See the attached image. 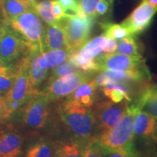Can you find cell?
Instances as JSON below:
<instances>
[{"mask_svg": "<svg viewBox=\"0 0 157 157\" xmlns=\"http://www.w3.org/2000/svg\"><path fill=\"white\" fill-rule=\"evenodd\" d=\"M128 105L126 101L118 103L108 99L95 102L91 108L95 120V133L112 129L121 120Z\"/></svg>", "mask_w": 157, "mask_h": 157, "instance_id": "5b68a950", "label": "cell"}, {"mask_svg": "<svg viewBox=\"0 0 157 157\" xmlns=\"http://www.w3.org/2000/svg\"><path fill=\"white\" fill-rule=\"evenodd\" d=\"M145 101L137 98L128 105L121 120L112 129L95 135L96 142L103 150H117L135 146L134 121L138 111L143 110Z\"/></svg>", "mask_w": 157, "mask_h": 157, "instance_id": "6da1fadb", "label": "cell"}, {"mask_svg": "<svg viewBox=\"0 0 157 157\" xmlns=\"http://www.w3.org/2000/svg\"><path fill=\"white\" fill-rule=\"evenodd\" d=\"M16 77L15 66H9L0 72V95L5 96L13 87Z\"/></svg>", "mask_w": 157, "mask_h": 157, "instance_id": "4316f807", "label": "cell"}, {"mask_svg": "<svg viewBox=\"0 0 157 157\" xmlns=\"http://www.w3.org/2000/svg\"><path fill=\"white\" fill-rule=\"evenodd\" d=\"M103 95L113 103H118L126 101H132L130 88L126 82H113L101 87Z\"/></svg>", "mask_w": 157, "mask_h": 157, "instance_id": "d6986e66", "label": "cell"}, {"mask_svg": "<svg viewBox=\"0 0 157 157\" xmlns=\"http://www.w3.org/2000/svg\"><path fill=\"white\" fill-rule=\"evenodd\" d=\"M68 59L74 64L77 69L86 72V73H95L99 71L98 65L95 59H84L82 58L78 52H72Z\"/></svg>", "mask_w": 157, "mask_h": 157, "instance_id": "d4e9b609", "label": "cell"}, {"mask_svg": "<svg viewBox=\"0 0 157 157\" xmlns=\"http://www.w3.org/2000/svg\"><path fill=\"white\" fill-rule=\"evenodd\" d=\"M143 109L157 119V86L149 88Z\"/></svg>", "mask_w": 157, "mask_h": 157, "instance_id": "1f68e13d", "label": "cell"}, {"mask_svg": "<svg viewBox=\"0 0 157 157\" xmlns=\"http://www.w3.org/2000/svg\"><path fill=\"white\" fill-rule=\"evenodd\" d=\"M2 0H0V17L2 18Z\"/></svg>", "mask_w": 157, "mask_h": 157, "instance_id": "7bdbcfd3", "label": "cell"}, {"mask_svg": "<svg viewBox=\"0 0 157 157\" xmlns=\"http://www.w3.org/2000/svg\"><path fill=\"white\" fill-rule=\"evenodd\" d=\"M101 27L103 30V34L109 39L119 40L126 36H131L129 31L121 24L103 23L101 24Z\"/></svg>", "mask_w": 157, "mask_h": 157, "instance_id": "484cf974", "label": "cell"}, {"mask_svg": "<svg viewBox=\"0 0 157 157\" xmlns=\"http://www.w3.org/2000/svg\"><path fill=\"white\" fill-rule=\"evenodd\" d=\"M147 2L151 5L154 7H156L157 8V0H147Z\"/></svg>", "mask_w": 157, "mask_h": 157, "instance_id": "ab89813d", "label": "cell"}, {"mask_svg": "<svg viewBox=\"0 0 157 157\" xmlns=\"http://www.w3.org/2000/svg\"><path fill=\"white\" fill-rule=\"evenodd\" d=\"M148 76L147 68L132 71H102L94 78L98 87L113 82H138Z\"/></svg>", "mask_w": 157, "mask_h": 157, "instance_id": "7c38bea8", "label": "cell"}, {"mask_svg": "<svg viewBox=\"0 0 157 157\" xmlns=\"http://www.w3.org/2000/svg\"><path fill=\"white\" fill-rule=\"evenodd\" d=\"M109 9H111V7L107 0H100L95 9V16L98 17L99 15H105Z\"/></svg>", "mask_w": 157, "mask_h": 157, "instance_id": "d590c367", "label": "cell"}, {"mask_svg": "<svg viewBox=\"0 0 157 157\" xmlns=\"http://www.w3.org/2000/svg\"><path fill=\"white\" fill-rule=\"evenodd\" d=\"M95 59L98 63L99 71L105 70L132 71L146 68L142 56H127L114 52L101 54Z\"/></svg>", "mask_w": 157, "mask_h": 157, "instance_id": "30bf717a", "label": "cell"}, {"mask_svg": "<svg viewBox=\"0 0 157 157\" xmlns=\"http://www.w3.org/2000/svg\"><path fill=\"white\" fill-rule=\"evenodd\" d=\"M62 7L68 14L78 15L80 12L79 1L78 0H58Z\"/></svg>", "mask_w": 157, "mask_h": 157, "instance_id": "836d02e7", "label": "cell"}, {"mask_svg": "<svg viewBox=\"0 0 157 157\" xmlns=\"http://www.w3.org/2000/svg\"><path fill=\"white\" fill-rule=\"evenodd\" d=\"M35 4V0H2V22L11 21L25 12L34 10Z\"/></svg>", "mask_w": 157, "mask_h": 157, "instance_id": "ac0fdd59", "label": "cell"}, {"mask_svg": "<svg viewBox=\"0 0 157 157\" xmlns=\"http://www.w3.org/2000/svg\"><path fill=\"white\" fill-rule=\"evenodd\" d=\"M58 148L63 157H83L79 143L74 138L63 143Z\"/></svg>", "mask_w": 157, "mask_h": 157, "instance_id": "f546056e", "label": "cell"}, {"mask_svg": "<svg viewBox=\"0 0 157 157\" xmlns=\"http://www.w3.org/2000/svg\"><path fill=\"white\" fill-rule=\"evenodd\" d=\"M108 2H109V5H110V7H111V8L112 7V6L113 5V2H114V0H107Z\"/></svg>", "mask_w": 157, "mask_h": 157, "instance_id": "b9f144b4", "label": "cell"}, {"mask_svg": "<svg viewBox=\"0 0 157 157\" xmlns=\"http://www.w3.org/2000/svg\"><path fill=\"white\" fill-rule=\"evenodd\" d=\"M71 54V52L67 49L44 51L39 56V65L43 69H52L68 60Z\"/></svg>", "mask_w": 157, "mask_h": 157, "instance_id": "ffe728a7", "label": "cell"}, {"mask_svg": "<svg viewBox=\"0 0 157 157\" xmlns=\"http://www.w3.org/2000/svg\"><path fill=\"white\" fill-rule=\"evenodd\" d=\"M98 87L94 78L84 82L68 98L82 106L91 109L95 103Z\"/></svg>", "mask_w": 157, "mask_h": 157, "instance_id": "e0dca14e", "label": "cell"}, {"mask_svg": "<svg viewBox=\"0 0 157 157\" xmlns=\"http://www.w3.org/2000/svg\"><path fill=\"white\" fill-rule=\"evenodd\" d=\"M116 52L127 56H142L140 45L133 35L119 39Z\"/></svg>", "mask_w": 157, "mask_h": 157, "instance_id": "603a6c76", "label": "cell"}, {"mask_svg": "<svg viewBox=\"0 0 157 157\" xmlns=\"http://www.w3.org/2000/svg\"><path fill=\"white\" fill-rule=\"evenodd\" d=\"M10 66V65H5L2 62V60L1 59H0V72L3 71H5V70L7 69V68H8Z\"/></svg>", "mask_w": 157, "mask_h": 157, "instance_id": "f35d334b", "label": "cell"}, {"mask_svg": "<svg viewBox=\"0 0 157 157\" xmlns=\"http://www.w3.org/2000/svg\"><path fill=\"white\" fill-rule=\"evenodd\" d=\"M24 41L27 50H43L45 25L35 10H29L7 22Z\"/></svg>", "mask_w": 157, "mask_h": 157, "instance_id": "277c9868", "label": "cell"}, {"mask_svg": "<svg viewBox=\"0 0 157 157\" xmlns=\"http://www.w3.org/2000/svg\"><path fill=\"white\" fill-rule=\"evenodd\" d=\"M134 135L145 140H156L157 119L146 111H138L134 121Z\"/></svg>", "mask_w": 157, "mask_h": 157, "instance_id": "4fadbf2b", "label": "cell"}, {"mask_svg": "<svg viewBox=\"0 0 157 157\" xmlns=\"http://www.w3.org/2000/svg\"><path fill=\"white\" fill-rule=\"evenodd\" d=\"M156 157H157V156H156Z\"/></svg>", "mask_w": 157, "mask_h": 157, "instance_id": "f6af8a7d", "label": "cell"}, {"mask_svg": "<svg viewBox=\"0 0 157 157\" xmlns=\"http://www.w3.org/2000/svg\"><path fill=\"white\" fill-rule=\"evenodd\" d=\"M2 21H3V20H2V18L1 17H0V24H1L2 23Z\"/></svg>", "mask_w": 157, "mask_h": 157, "instance_id": "ee69618b", "label": "cell"}, {"mask_svg": "<svg viewBox=\"0 0 157 157\" xmlns=\"http://www.w3.org/2000/svg\"><path fill=\"white\" fill-rule=\"evenodd\" d=\"M15 70L16 77L15 83L12 89L5 96V121L10 119L17 110L40 92L34 89L30 83L26 52L23 55V57L17 63V66H15Z\"/></svg>", "mask_w": 157, "mask_h": 157, "instance_id": "3957f363", "label": "cell"}, {"mask_svg": "<svg viewBox=\"0 0 157 157\" xmlns=\"http://www.w3.org/2000/svg\"><path fill=\"white\" fill-rule=\"evenodd\" d=\"M117 48V41L113 39H109L106 43V45L104 48L102 54H111L116 52Z\"/></svg>", "mask_w": 157, "mask_h": 157, "instance_id": "8d00e7d4", "label": "cell"}, {"mask_svg": "<svg viewBox=\"0 0 157 157\" xmlns=\"http://www.w3.org/2000/svg\"><path fill=\"white\" fill-rule=\"evenodd\" d=\"M5 96L0 95V124L5 122Z\"/></svg>", "mask_w": 157, "mask_h": 157, "instance_id": "74e56055", "label": "cell"}, {"mask_svg": "<svg viewBox=\"0 0 157 157\" xmlns=\"http://www.w3.org/2000/svg\"><path fill=\"white\" fill-rule=\"evenodd\" d=\"M57 148L50 141L39 140L29 147L25 157H53Z\"/></svg>", "mask_w": 157, "mask_h": 157, "instance_id": "7402d4cb", "label": "cell"}, {"mask_svg": "<svg viewBox=\"0 0 157 157\" xmlns=\"http://www.w3.org/2000/svg\"><path fill=\"white\" fill-rule=\"evenodd\" d=\"M66 34L67 50L71 52H77L89 41L93 29H90L84 20L75 14H68L60 21Z\"/></svg>", "mask_w": 157, "mask_h": 157, "instance_id": "9c48e42d", "label": "cell"}, {"mask_svg": "<svg viewBox=\"0 0 157 157\" xmlns=\"http://www.w3.org/2000/svg\"><path fill=\"white\" fill-rule=\"evenodd\" d=\"M27 51L24 41L9 25L0 24V59L5 65H10Z\"/></svg>", "mask_w": 157, "mask_h": 157, "instance_id": "ba28073f", "label": "cell"}, {"mask_svg": "<svg viewBox=\"0 0 157 157\" xmlns=\"http://www.w3.org/2000/svg\"><path fill=\"white\" fill-rule=\"evenodd\" d=\"M108 38L103 34L98 36L85 43L79 50L78 55L84 59H94L103 53L106 45Z\"/></svg>", "mask_w": 157, "mask_h": 157, "instance_id": "44dd1931", "label": "cell"}, {"mask_svg": "<svg viewBox=\"0 0 157 157\" xmlns=\"http://www.w3.org/2000/svg\"><path fill=\"white\" fill-rule=\"evenodd\" d=\"M53 157H63L61 154H60V150H59L58 147L56 149V153H55V155Z\"/></svg>", "mask_w": 157, "mask_h": 157, "instance_id": "60d3db41", "label": "cell"}, {"mask_svg": "<svg viewBox=\"0 0 157 157\" xmlns=\"http://www.w3.org/2000/svg\"><path fill=\"white\" fill-rule=\"evenodd\" d=\"M77 70L78 69H77V68L74 66L73 63L69 59H68L66 61L63 62L62 63L59 64L58 66L52 68L50 75L48 77V83H50L56 78L61 77L63 76H65Z\"/></svg>", "mask_w": 157, "mask_h": 157, "instance_id": "f1b7e54d", "label": "cell"}, {"mask_svg": "<svg viewBox=\"0 0 157 157\" xmlns=\"http://www.w3.org/2000/svg\"><path fill=\"white\" fill-rule=\"evenodd\" d=\"M50 103L40 92L31 98L22 109L21 120L24 126L35 131L44 128L50 119Z\"/></svg>", "mask_w": 157, "mask_h": 157, "instance_id": "8992f818", "label": "cell"}, {"mask_svg": "<svg viewBox=\"0 0 157 157\" xmlns=\"http://www.w3.org/2000/svg\"><path fill=\"white\" fill-rule=\"evenodd\" d=\"M104 157H143L135 146L130 148H120L117 150H103Z\"/></svg>", "mask_w": 157, "mask_h": 157, "instance_id": "4dcf8cb0", "label": "cell"}, {"mask_svg": "<svg viewBox=\"0 0 157 157\" xmlns=\"http://www.w3.org/2000/svg\"><path fill=\"white\" fill-rule=\"evenodd\" d=\"M42 52L39 50H27L28 71L30 83L34 89L39 90V86L47 79L49 70L43 69L39 65V58Z\"/></svg>", "mask_w": 157, "mask_h": 157, "instance_id": "2e32d148", "label": "cell"}, {"mask_svg": "<svg viewBox=\"0 0 157 157\" xmlns=\"http://www.w3.org/2000/svg\"><path fill=\"white\" fill-rule=\"evenodd\" d=\"M58 114L65 127L78 142L95 135V120L91 109L66 98L58 107Z\"/></svg>", "mask_w": 157, "mask_h": 157, "instance_id": "7a4b0ae2", "label": "cell"}, {"mask_svg": "<svg viewBox=\"0 0 157 157\" xmlns=\"http://www.w3.org/2000/svg\"><path fill=\"white\" fill-rule=\"evenodd\" d=\"M78 1H79L80 10L84 15H85L86 16H95V9L100 0H78Z\"/></svg>", "mask_w": 157, "mask_h": 157, "instance_id": "d6a6232c", "label": "cell"}, {"mask_svg": "<svg viewBox=\"0 0 157 157\" xmlns=\"http://www.w3.org/2000/svg\"><path fill=\"white\" fill-rule=\"evenodd\" d=\"M90 78V74L77 70L48 83L40 93L50 101H57L71 95L82 83Z\"/></svg>", "mask_w": 157, "mask_h": 157, "instance_id": "52a82bcc", "label": "cell"}, {"mask_svg": "<svg viewBox=\"0 0 157 157\" xmlns=\"http://www.w3.org/2000/svg\"><path fill=\"white\" fill-rule=\"evenodd\" d=\"M156 12L157 8L150 5L147 0H142L140 5L121 24L129 31L131 35L136 36L150 26Z\"/></svg>", "mask_w": 157, "mask_h": 157, "instance_id": "8fae6325", "label": "cell"}, {"mask_svg": "<svg viewBox=\"0 0 157 157\" xmlns=\"http://www.w3.org/2000/svg\"><path fill=\"white\" fill-rule=\"evenodd\" d=\"M52 12L56 21L58 22L63 21L68 15V13H66L60 4L58 2V0H52Z\"/></svg>", "mask_w": 157, "mask_h": 157, "instance_id": "e575fe53", "label": "cell"}, {"mask_svg": "<svg viewBox=\"0 0 157 157\" xmlns=\"http://www.w3.org/2000/svg\"><path fill=\"white\" fill-rule=\"evenodd\" d=\"M78 143L83 157H104L101 147L96 142L95 135Z\"/></svg>", "mask_w": 157, "mask_h": 157, "instance_id": "83f0119b", "label": "cell"}, {"mask_svg": "<svg viewBox=\"0 0 157 157\" xmlns=\"http://www.w3.org/2000/svg\"><path fill=\"white\" fill-rule=\"evenodd\" d=\"M59 49H67L66 34L62 23L58 22L46 25L43 38V50L44 52Z\"/></svg>", "mask_w": 157, "mask_h": 157, "instance_id": "9a60e30c", "label": "cell"}, {"mask_svg": "<svg viewBox=\"0 0 157 157\" xmlns=\"http://www.w3.org/2000/svg\"><path fill=\"white\" fill-rule=\"evenodd\" d=\"M23 137L12 129H0V157H18L22 152Z\"/></svg>", "mask_w": 157, "mask_h": 157, "instance_id": "5bb4252c", "label": "cell"}, {"mask_svg": "<svg viewBox=\"0 0 157 157\" xmlns=\"http://www.w3.org/2000/svg\"><path fill=\"white\" fill-rule=\"evenodd\" d=\"M34 10L43 22L46 23V25L58 23V21H56L52 12V0H43L39 2H36Z\"/></svg>", "mask_w": 157, "mask_h": 157, "instance_id": "cb8c5ba5", "label": "cell"}]
</instances>
